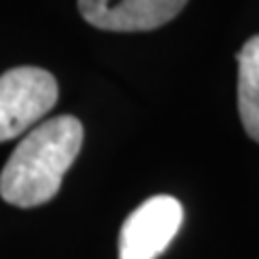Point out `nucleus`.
I'll return each mask as SVG.
<instances>
[{"instance_id": "1", "label": "nucleus", "mask_w": 259, "mask_h": 259, "mask_svg": "<svg viewBox=\"0 0 259 259\" xmlns=\"http://www.w3.org/2000/svg\"><path fill=\"white\" fill-rule=\"evenodd\" d=\"M82 141V123L71 115L30 130L0 173V197L18 207L48 203L61 190L63 175L78 158Z\"/></svg>"}, {"instance_id": "4", "label": "nucleus", "mask_w": 259, "mask_h": 259, "mask_svg": "<svg viewBox=\"0 0 259 259\" xmlns=\"http://www.w3.org/2000/svg\"><path fill=\"white\" fill-rule=\"evenodd\" d=\"M188 0H78L80 15L100 30L143 32L168 24Z\"/></svg>"}, {"instance_id": "3", "label": "nucleus", "mask_w": 259, "mask_h": 259, "mask_svg": "<svg viewBox=\"0 0 259 259\" xmlns=\"http://www.w3.org/2000/svg\"><path fill=\"white\" fill-rule=\"evenodd\" d=\"M184 207L175 197L158 194L125 218L119 233V259H156L177 236Z\"/></svg>"}, {"instance_id": "5", "label": "nucleus", "mask_w": 259, "mask_h": 259, "mask_svg": "<svg viewBox=\"0 0 259 259\" xmlns=\"http://www.w3.org/2000/svg\"><path fill=\"white\" fill-rule=\"evenodd\" d=\"M238 110L246 134L259 143V35L238 52Z\"/></svg>"}, {"instance_id": "2", "label": "nucleus", "mask_w": 259, "mask_h": 259, "mask_svg": "<svg viewBox=\"0 0 259 259\" xmlns=\"http://www.w3.org/2000/svg\"><path fill=\"white\" fill-rule=\"evenodd\" d=\"M59 102L56 78L41 67H13L0 76V143L26 132Z\"/></svg>"}]
</instances>
